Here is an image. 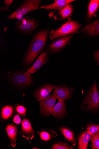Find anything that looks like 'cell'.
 I'll return each instance as SVG.
<instances>
[{"label":"cell","mask_w":99,"mask_h":149,"mask_svg":"<svg viewBox=\"0 0 99 149\" xmlns=\"http://www.w3.org/2000/svg\"><path fill=\"white\" fill-rule=\"evenodd\" d=\"M37 133L39 135L42 140L46 141L50 140L53 136V134L44 130H42L40 132H37Z\"/></svg>","instance_id":"obj_23"},{"label":"cell","mask_w":99,"mask_h":149,"mask_svg":"<svg viewBox=\"0 0 99 149\" xmlns=\"http://www.w3.org/2000/svg\"><path fill=\"white\" fill-rule=\"evenodd\" d=\"M74 12V8L71 4H68L60 9L50 12V17H53L56 20H64L69 17Z\"/></svg>","instance_id":"obj_9"},{"label":"cell","mask_w":99,"mask_h":149,"mask_svg":"<svg viewBox=\"0 0 99 149\" xmlns=\"http://www.w3.org/2000/svg\"><path fill=\"white\" fill-rule=\"evenodd\" d=\"M41 0H25L24 1L21 5L6 19H14L17 15L23 16L32 11L38 9L41 4Z\"/></svg>","instance_id":"obj_4"},{"label":"cell","mask_w":99,"mask_h":149,"mask_svg":"<svg viewBox=\"0 0 99 149\" xmlns=\"http://www.w3.org/2000/svg\"><path fill=\"white\" fill-rule=\"evenodd\" d=\"M56 100L57 99L53 95L50 94L47 97L40 101L39 104L40 115L44 116L51 115L52 113Z\"/></svg>","instance_id":"obj_8"},{"label":"cell","mask_w":99,"mask_h":149,"mask_svg":"<svg viewBox=\"0 0 99 149\" xmlns=\"http://www.w3.org/2000/svg\"><path fill=\"white\" fill-rule=\"evenodd\" d=\"M99 131V125H91L87 127V131L91 135V136Z\"/></svg>","instance_id":"obj_25"},{"label":"cell","mask_w":99,"mask_h":149,"mask_svg":"<svg viewBox=\"0 0 99 149\" xmlns=\"http://www.w3.org/2000/svg\"><path fill=\"white\" fill-rule=\"evenodd\" d=\"M75 1L74 0H55L53 3L51 4L40 6L39 8L57 10L64 7L66 5Z\"/></svg>","instance_id":"obj_16"},{"label":"cell","mask_w":99,"mask_h":149,"mask_svg":"<svg viewBox=\"0 0 99 149\" xmlns=\"http://www.w3.org/2000/svg\"><path fill=\"white\" fill-rule=\"evenodd\" d=\"M39 24L36 19L26 17L21 21L15 23L16 31L21 34L27 35L31 34L37 28Z\"/></svg>","instance_id":"obj_3"},{"label":"cell","mask_w":99,"mask_h":149,"mask_svg":"<svg viewBox=\"0 0 99 149\" xmlns=\"http://www.w3.org/2000/svg\"><path fill=\"white\" fill-rule=\"evenodd\" d=\"M73 36V35L72 34L53 40L48 45L47 51L52 54L59 53L70 44Z\"/></svg>","instance_id":"obj_5"},{"label":"cell","mask_w":99,"mask_h":149,"mask_svg":"<svg viewBox=\"0 0 99 149\" xmlns=\"http://www.w3.org/2000/svg\"><path fill=\"white\" fill-rule=\"evenodd\" d=\"M89 110H95L99 107V93L96 82L94 83L84 102Z\"/></svg>","instance_id":"obj_7"},{"label":"cell","mask_w":99,"mask_h":149,"mask_svg":"<svg viewBox=\"0 0 99 149\" xmlns=\"http://www.w3.org/2000/svg\"><path fill=\"white\" fill-rule=\"evenodd\" d=\"M73 148L70 147L66 143L60 142L53 145L51 149H72Z\"/></svg>","instance_id":"obj_24"},{"label":"cell","mask_w":99,"mask_h":149,"mask_svg":"<svg viewBox=\"0 0 99 149\" xmlns=\"http://www.w3.org/2000/svg\"><path fill=\"white\" fill-rule=\"evenodd\" d=\"M21 134L23 137L27 140L32 139L34 136V132L31 123L29 120L24 118L21 123Z\"/></svg>","instance_id":"obj_13"},{"label":"cell","mask_w":99,"mask_h":149,"mask_svg":"<svg viewBox=\"0 0 99 149\" xmlns=\"http://www.w3.org/2000/svg\"><path fill=\"white\" fill-rule=\"evenodd\" d=\"M8 10V8L4 6H2L1 8H0V10H1V11H6Z\"/></svg>","instance_id":"obj_30"},{"label":"cell","mask_w":99,"mask_h":149,"mask_svg":"<svg viewBox=\"0 0 99 149\" xmlns=\"http://www.w3.org/2000/svg\"><path fill=\"white\" fill-rule=\"evenodd\" d=\"M91 135L87 131L82 133L78 139V148L79 149H87L88 143L90 140Z\"/></svg>","instance_id":"obj_18"},{"label":"cell","mask_w":99,"mask_h":149,"mask_svg":"<svg viewBox=\"0 0 99 149\" xmlns=\"http://www.w3.org/2000/svg\"><path fill=\"white\" fill-rule=\"evenodd\" d=\"M90 36H95L99 35V19H97L86 25L79 31Z\"/></svg>","instance_id":"obj_14"},{"label":"cell","mask_w":99,"mask_h":149,"mask_svg":"<svg viewBox=\"0 0 99 149\" xmlns=\"http://www.w3.org/2000/svg\"><path fill=\"white\" fill-rule=\"evenodd\" d=\"M59 130L64 135L65 140L72 143L74 146L77 143L73 132L70 130L64 127L60 128Z\"/></svg>","instance_id":"obj_20"},{"label":"cell","mask_w":99,"mask_h":149,"mask_svg":"<svg viewBox=\"0 0 99 149\" xmlns=\"http://www.w3.org/2000/svg\"><path fill=\"white\" fill-rule=\"evenodd\" d=\"M13 1V0H4L3 1L4 4L6 5V7L8 8L11 5Z\"/></svg>","instance_id":"obj_28"},{"label":"cell","mask_w":99,"mask_h":149,"mask_svg":"<svg viewBox=\"0 0 99 149\" xmlns=\"http://www.w3.org/2000/svg\"><path fill=\"white\" fill-rule=\"evenodd\" d=\"M13 111V108L12 106L6 105L3 107L1 111L2 118L3 120H7L12 116Z\"/></svg>","instance_id":"obj_21"},{"label":"cell","mask_w":99,"mask_h":149,"mask_svg":"<svg viewBox=\"0 0 99 149\" xmlns=\"http://www.w3.org/2000/svg\"><path fill=\"white\" fill-rule=\"evenodd\" d=\"M49 52L47 50L42 51L37 59L31 67L29 68L26 72L31 74L36 72L41 68L48 63L49 60Z\"/></svg>","instance_id":"obj_10"},{"label":"cell","mask_w":99,"mask_h":149,"mask_svg":"<svg viewBox=\"0 0 99 149\" xmlns=\"http://www.w3.org/2000/svg\"><path fill=\"white\" fill-rule=\"evenodd\" d=\"M53 95L59 100L65 101L69 100L71 97V90L68 87L55 86Z\"/></svg>","instance_id":"obj_12"},{"label":"cell","mask_w":99,"mask_h":149,"mask_svg":"<svg viewBox=\"0 0 99 149\" xmlns=\"http://www.w3.org/2000/svg\"><path fill=\"white\" fill-rule=\"evenodd\" d=\"M90 140L93 149H99V131L91 136Z\"/></svg>","instance_id":"obj_22"},{"label":"cell","mask_w":99,"mask_h":149,"mask_svg":"<svg viewBox=\"0 0 99 149\" xmlns=\"http://www.w3.org/2000/svg\"><path fill=\"white\" fill-rule=\"evenodd\" d=\"M81 26V24L78 22L73 20L69 17L59 28L51 31L50 38L53 40L58 38L73 34L78 32Z\"/></svg>","instance_id":"obj_2"},{"label":"cell","mask_w":99,"mask_h":149,"mask_svg":"<svg viewBox=\"0 0 99 149\" xmlns=\"http://www.w3.org/2000/svg\"><path fill=\"white\" fill-rule=\"evenodd\" d=\"M66 112L65 101L59 100L58 102L54 107L52 115L55 118H60Z\"/></svg>","instance_id":"obj_17"},{"label":"cell","mask_w":99,"mask_h":149,"mask_svg":"<svg viewBox=\"0 0 99 149\" xmlns=\"http://www.w3.org/2000/svg\"><path fill=\"white\" fill-rule=\"evenodd\" d=\"M13 122L17 125H19L21 123V119L19 115L17 114L14 117L13 119Z\"/></svg>","instance_id":"obj_27"},{"label":"cell","mask_w":99,"mask_h":149,"mask_svg":"<svg viewBox=\"0 0 99 149\" xmlns=\"http://www.w3.org/2000/svg\"><path fill=\"white\" fill-rule=\"evenodd\" d=\"M94 54L96 60L99 64V50L95 51Z\"/></svg>","instance_id":"obj_29"},{"label":"cell","mask_w":99,"mask_h":149,"mask_svg":"<svg viewBox=\"0 0 99 149\" xmlns=\"http://www.w3.org/2000/svg\"><path fill=\"white\" fill-rule=\"evenodd\" d=\"M10 77L12 82L19 87L29 86L33 80L31 74L27 72H15L11 74Z\"/></svg>","instance_id":"obj_6"},{"label":"cell","mask_w":99,"mask_h":149,"mask_svg":"<svg viewBox=\"0 0 99 149\" xmlns=\"http://www.w3.org/2000/svg\"><path fill=\"white\" fill-rule=\"evenodd\" d=\"M48 31L42 30L34 36L25 53L21 66L23 68H29L42 52L46 43Z\"/></svg>","instance_id":"obj_1"},{"label":"cell","mask_w":99,"mask_h":149,"mask_svg":"<svg viewBox=\"0 0 99 149\" xmlns=\"http://www.w3.org/2000/svg\"><path fill=\"white\" fill-rule=\"evenodd\" d=\"M99 7V0H92L89 5L87 19L89 20L94 17Z\"/></svg>","instance_id":"obj_19"},{"label":"cell","mask_w":99,"mask_h":149,"mask_svg":"<svg viewBox=\"0 0 99 149\" xmlns=\"http://www.w3.org/2000/svg\"><path fill=\"white\" fill-rule=\"evenodd\" d=\"M16 111L21 116L25 117L26 113V110L24 106L18 105L15 107Z\"/></svg>","instance_id":"obj_26"},{"label":"cell","mask_w":99,"mask_h":149,"mask_svg":"<svg viewBox=\"0 0 99 149\" xmlns=\"http://www.w3.org/2000/svg\"><path fill=\"white\" fill-rule=\"evenodd\" d=\"M6 130L8 134L11 145L15 147L17 145V140L18 130L17 126L12 124L8 125Z\"/></svg>","instance_id":"obj_15"},{"label":"cell","mask_w":99,"mask_h":149,"mask_svg":"<svg viewBox=\"0 0 99 149\" xmlns=\"http://www.w3.org/2000/svg\"><path fill=\"white\" fill-rule=\"evenodd\" d=\"M55 87V86L50 84L42 85L35 90L33 96L37 101H40L49 96Z\"/></svg>","instance_id":"obj_11"}]
</instances>
